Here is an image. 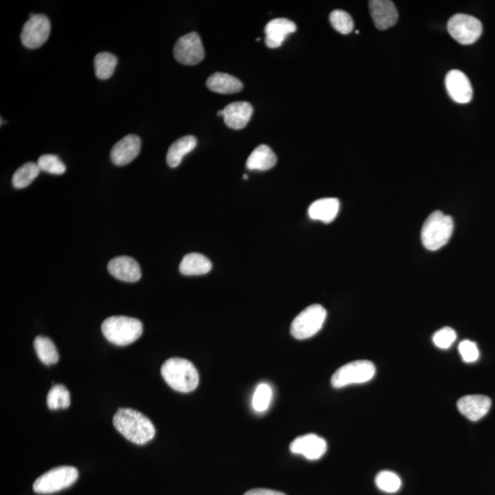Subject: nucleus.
Returning a JSON list of instances; mask_svg holds the SVG:
<instances>
[{
	"label": "nucleus",
	"mask_w": 495,
	"mask_h": 495,
	"mask_svg": "<svg viewBox=\"0 0 495 495\" xmlns=\"http://www.w3.org/2000/svg\"><path fill=\"white\" fill-rule=\"evenodd\" d=\"M223 110H219V111L217 112V116H223Z\"/></svg>",
	"instance_id": "35"
},
{
	"label": "nucleus",
	"mask_w": 495,
	"mask_h": 495,
	"mask_svg": "<svg viewBox=\"0 0 495 495\" xmlns=\"http://www.w3.org/2000/svg\"><path fill=\"white\" fill-rule=\"evenodd\" d=\"M330 21L334 29L342 34L351 33L354 28L352 16L344 11H333L330 15Z\"/></svg>",
	"instance_id": "30"
},
{
	"label": "nucleus",
	"mask_w": 495,
	"mask_h": 495,
	"mask_svg": "<svg viewBox=\"0 0 495 495\" xmlns=\"http://www.w3.org/2000/svg\"><path fill=\"white\" fill-rule=\"evenodd\" d=\"M109 272L115 278L127 283H136L141 277V267L134 259L119 256L112 259L108 266Z\"/></svg>",
	"instance_id": "16"
},
{
	"label": "nucleus",
	"mask_w": 495,
	"mask_h": 495,
	"mask_svg": "<svg viewBox=\"0 0 495 495\" xmlns=\"http://www.w3.org/2000/svg\"><path fill=\"white\" fill-rule=\"evenodd\" d=\"M369 8L377 29H389L395 26L398 21V12L396 5L390 0H371L369 1Z\"/></svg>",
	"instance_id": "14"
},
{
	"label": "nucleus",
	"mask_w": 495,
	"mask_h": 495,
	"mask_svg": "<svg viewBox=\"0 0 495 495\" xmlns=\"http://www.w3.org/2000/svg\"><path fill=\"white\" fill-rule=\"evenodd\" d=\"M445 85L447 93L452 100L459 104H467L472 99V87L471 82L464 72L452 70L446 75Z\"/></svg>",
	"instance_id": "13"
},
{
	"label": "nucleus",
	"mask_w": 495,
	"mask_h": 495,
	"mask_svg": "<svg viewBox=\"0 0 495 495\" xmlns=\"http://www.w3.org/2000/svg\"><path fill=\"white\" fill-rule=\"evenodd\" d=\"M70 393L62 384L50 388L47 395V406L50 410L66 409L70 406Z\"/></svg>",
	"instance_id": "27"
},
{
	"label": "nucleus",
	"mask_w": 495,
	"mask_h": 495,
	"mask_svg": "<svg viewBox=\"0 0 495 495\" xmlns=\"http://www.w3.org/2000/svg\"><path fill=\"white\" fill-rule=\"evenodd\" d=\"M176 61L185 65L200 64L205 58V50L198 33H190L180 38L173 48Z\"/></svg>",
	"instance_id": "10"
},
{
	"label": "nucleus",
	"mask_w": 495,
	"mask_h": 495,
	"mask_svg": "<svg viewBox=\"0 0 495 495\" xmlns=\"http://www.w3.org/2000/svg\"><path fill=\"white\" fill-rule=\"evenodd\" d=\"M77 479L78 471L75 467H58L40 476L33 484V491L40 494L58 493L70 487Z\"/></svg>",
	"instance_id": "6"
},
{
	"label": "nucleus",
	"mask_w": 495,
	"mask_h": 495,
	"mask_svg": "<svg viewBox=\"0 0 495 495\" xmlns=\"http://www.w3.org/2000/svg\"><path fill=\"white\" fill-rule=\"evenodd\" d=\"M212 269V263L206 256L200 254L185 255L180 263V273L184 276H204Z\"/></svg>",
	"instance_id": "21"
},
{
	"label": "nucleus",
	"mask_w": 495,
	"mask_h": 495,
	"mask_svg": "<svg viewBox=\"0 0 495 495\" xmlns=\"http://www.w3.org/2000/svg\"><path fill=\"white\" fill-rule=\"evenodd\" d=\"M450 36L463 45H469L479 40L482 33V24L471 15L456 14L447 22Z\"/></svg>",
	"instance_id": "8"
},
{
	"label": "nucleus",
	"mask_w": 495,
	"mask_h": 495,
	"mask_svg": "<svg viewBox=\"0 0 495 495\" xmlns=\"http://www.w3.org/2000/svg\"><path fill=\"white\" fill-rule=\"evenodd\" d=\"M376 373L374 364L366 359L355 361L343 365L337 369L331 377V386L334 388H342L352 384L367 383L374 377Z\"/></svg>",
	"instance_id": "5"
},
{
	"label": "nucleus",
	"mask_w": 495,
	"mask_h": 495,
	"mask_svg": "<svg viewBox=\"0 0 495 495\" xmlns=\"http://www.w3.org/2000/svg\"><path fill=\"white\" fill-rule=\"evenodd\" d=\"M113 424L123 437L137 445H144L156 436V428L149 418L137 410L121 408L113 418Z\"/></svg>",
	"instance_id": "1"
},
{
	"label": "nucleus",
	"mask_w": 495,
	"mask_h": 495,
	"mask_svg": "<svg viewBox=\"0 0 495 495\" xmlns=\"http://www.w3.org/2000/svg\"><path fill=\"white\" fill-rule=\"evenodd\" d=\"M244 179H248V175H244Z\"/></svg>",
	"instance_id": "36"
},
{
	"label": "nucleus",
	"mask_w": 495,
	"mask_h": 495,
	"mask_svg": "<svg viewBox=\"0 0 495 495\" xmlns=\"http://www.w3.org/2000/svg\"><path fill=\"white\" fill-rule=\"evenodd\" d=\"M244 495H286L278 491L269 490V489H252Z\"/></svg>",
	"instance_id": "34"
},
{
	"label": "nucleus",
	"mask_w": 495,
	"mask_h": 495,
	"mask_svg": "<svg viewBox=\"0 0 495 495\" xmlns=\"http://www.w3.org/2000/svg\"><path fill=\"white\" fill-rule=\"evenodd\" d=\"M161 374L166 384L180 393H190L197 389L200 384L197 368L185 359H167L161 368Z\"/></svg>",
	"instance_id": "2"
},
{
	"label": "nucleus",
	"mask_w": 495,
	"mask_h": 495,
	"mask_svg": "<svg viewBox=\"0 0 495 495\" xmlns=\"http://www.w3.org/2000/svg\"><path fill=\"white\" fill-rule=\"evenodd\" d=\"M101 330L103 335L112 344L127 346L140 339L143 335V326L137 318L119 316L107 318Z\"/></svg>",
	"instance_id": "3"
},
{
	"label": "nucleus",
	"mask_w": 495,
	"mask_h": 495,
	"mask_svg": "<svg viewBox=\"0 0 495 495\" xmlns=\"http://www.w3.org/2000/svg\"><path fill=\"white\" fill-rule=\"evenodd\" d=\"M454 222L452 216L440 210L434 211L424 222L421 230L422 244L428 251H437L449 242Z\"/></svg>",
	"instance_id": "4"
},
{
	"label": "nucleus",
	"mask_w": 495,
	"mask_h": 495,
	"mask_svg": "<svg viewBox=\"0 0 495 495\" xmlns=\"http://www.w3.org/2000/svg\"><path fill=\"white\" fill-rule=\"evenodd\" d=\"M50 22L43 14H34L24 24L21 34V43L26 48L37 49L49 39Z\"/></svg>",
	"instance_id": "9"
},
{
	"label": "nucleus",
	"mask_w": 495,
	"mask_h": 495,
	"mask_svg": "<svg viewBox=\"0 0 495 495\" xmlns=\"http://www.w3.org/2000/svg\"><path fill=\"white\" fill-rule=\"evenodd\" d=\"M459 352L463 361L466 364H472L479 359L480 352H479L478 347L476 343L471 340H463L459 343Z\"/></svg>",
	"instance_id": "33"
},
{
	"label": "nucleus",
	"mask_w": 495,
	"mask_h": 495,
	"mask_svg": "<svg viewBox=\"0 0 495 495\" xmlns=\"http://www.w3.org/2000/svg\"><path fill=\"white\" fill-rule=\"evenodd\" d=\"M339 210V201L337 198H322L313 202L308 208L310 219L329 224L336 219Z\"/></svg>",
	"instance_id": "19"
},
{
	"label": "nucleus",
	"mask_w": 495,
	"mask_h": 495,
	"mask_svg": "<svg viewBox=\"0 0 495 495\" xmlns=\"http://www.w3.org/2000/svg\"><path fill=\"white\" fill-rule=\"evenodd\" d=\"M456 339V331L452 329V327H445L434 334L433 342L437 348L447 349L452 346Z\"/></svg>",
	"instance_id": "32"
},
{
	"label": "nucleus",
	"mask_w": 495,
	"mask_h": 495,
	"mask_svg": "<svg viewBox=\"0 0 495 495\" xmlns=\"http://www.w3.org/2000/svg\"><path fill=\"white\" fill-rule=\"evenodd\" d=\"M272 397L273 391L270 386L267 384H259L252 397V408L259 413L266 411L269 408Z\"/></svg>",
	"instance_id": "29"
},
{
	"label": "nucleus",
	"mask_w": 495,
	"mask_h": 495,
	"mask_svg": "<svg viewBox=\"0 0 495 495\" xmlns=\"http://www.w3.org/2000/svg\"><path fill=\"white\" fill-rule=\"evenodd\" d=\"M141 149V138L137 135H127L113 146L110 151V158L116 165H127L137 158Z\"/></svg>",
	"instance_id": "12"
},
{
	"label": "nucleus",
	"mask_w": 495,
	"mask_h": 495,
	"mask_svg": "<svg viewBox=\"0 0 495 495\" xmlns=\"http://www.w3.org/2000/svg\"><path fill=\"white\" fill-rule=\"evenodd\" d=\"M38 166L40 171L50 173V175H64L66 171V166L60 160L58 156L53 154H44L38 160Z\"/></svg>",
	"instance_id": "31"
},
{
	"label": "nucleus",
	"mask_w": 495,
	"mask_h": 495,
	"mask_svg": "<svg viewBox=\"0 0 495 495\" xmlns=\"http://www.w3.org/2000/svg\"><path fill=\"white\" fill-rule=\"evenodd\" d=\"M277 163V157L273 150L267 145L261 144L252 151L246 163L249 170L268 171L273 168Z\"/></svg>",
	"instance_id": "22"
},
{
	"label": "nucleus",
	"mask_w": 495,
	"mask_h": 495,
	"mask_svg": "<svg viewBox=\"0 0 495 495\" xmlns=\"http://www.w3.org/2000/svg\"><path fill=\"white\" fill-rule=\"evenodd\" d=\"M197 138L192 135L180 138L179 140L175 141L167 153L166 162L168 165L172 168H175L180 165L183 158L187 154L190 153L197 147Z\"/></svg>",
	"instance_id": "23"
},
{
	"label": "nucleus",
	"mask_w": 495,
	"mask_h": 495,
	"mask_svg": "<svg viewBox=\"0 0 495 495\" xmlns=\"http://www.w3.org/2000/svg\"><path fill=\"white\" fill-rule=\"evenodd\" d=\"M327 311L321 305H311L298 315L291 325L292 336L296 339H307L322 329Z\"/></svg>",
	"instance_id": "7"
},
{
	"label": "nucleus",
	"mask_w": 495,
	"mask_h": 495,
	"mask_svg": "<svg viewBox=\"0 0 495 495\" xmlns=\"http://www.w3.org/2000/svg\"><path fill=\"white\" fill-rule=\"evenodd\" d=\"M491 406V399L482 395L465 396L457 403V408L460 414L472 422L479 421L484 418L490 411Z\"/></svg>",
	"instance_id": "15"
},
{
	"label": "nucleus",
	"mask_w": 495,
	"mask_h": 495,
	"mask_svg": "<svg viewBox=\"0 0 495 495\" xmlns=\"http://www.w3.org/2000/svg\"><path fill=\"white\" fill-rule=\"evenodd\" d=\"M327 450L326 440L315 434L296 437L290 445V450L293 453L304 456L310 460L320 459L327 452Z\"/></svg>",
	"instance_id": "11"
},
{
	"label": "nucleus",
	"mask_w": 495,
	"mask_h": 495,
	"mask_svg": "<svg viewBox=\"0 0 495 495\" xmlns=\"http://www.w3.org/2000/svg\"><path fill=\"white\" fill-rule=\"evenodd\" d=\"M40 172V169L37 163H25L14 173L13 178H12V185L17 189L29 187L34 179L39 175Z\"/></svg>",
	"instance_id": "26"
},
{
	"label": "nucleus",
	"mask_w": 495,
	"mask_h": 495,
	"mask_svg": "<svg viewBox=\"0 0 495 495\" xmlns=\"http://www.w3.org/2000/svg\"><path fill=\"white\" fill-rule=\"evenodd\" d=\"M118 64V58L108 52L97 53L94 58V65L97 77L100 80H109L114 74Z\"/></svg>",
	"instance_id": "25"
},
{
	"label": "nucleus",
	"mask_w": 495,
	"mask_h": 495,
	"mask_svg": "<svg viewBox=\"0 0 495 495\" xmlns=\"http://www.w3.org/2000/svg\"><path fill=\"white\" fill-rule=\"evenodd\" d=\"M223 119L226 125L233 129H241L248 125L254 114V108L250 103L234 102L229 104L223 109Z\"/></svg>",
	"instance_id": "18"
},
{
	"label": "nucleus",
	"mask_w": 495,
	"mask_h": 495,
	"mask_svg": "<svg viewBox=\"0 0 495 495\" xmlns=\"http://www.w3.org/2000/svg\"><path fill=\"white\" fill-rule=\"evenodd\" d=\"M34 349H36L38 357L43 364L53 365L58 364L59 354L55 344L49 337L38 336L34 340Z\"/></svg>",
	"instance_id": "24"
},
{
	"label": "nucleus",
	"mask_w": 495,
	"mask_h": 495,
	"mask_svg": "<svg viewBox=\"0 0 495 495\" xmlns=\"http://www.w3.org/2000/svg\"><path fill=\"white\" fill-rule=\"evenodd\" d=\"M298 29L295 22L288 18H279L271 21L266 27V43L269 48H278L289 34Z\"/></svg>",
	"instance_id": "17"
},
{
	"label": "nucleus",
	"mask_w": 495,
	"mask_h": 495,
	"mask_svg": "<svg viewBox=\"0 0 495 495\" xmlns=\"http://www.w3.org/2000/svg\"><path fill=\"white\" fill-rule=\"evenodd\" d=\"M208 89L219 94H235L241 92L244 85L241 82L225 72H216L208 77L207 81Z\"/></svg>",
	"instance_id": "20"
},
{
	"label": "nucleus",
	"mask_w": 495,
	"mask_h": 495,
	"mask_svg": "<svg viewBox=\"0 0 495 495\" xmlns=\"http://www.w3.org/2000/svg\"><path fill=\"white\" fill-rule=\"evenodd\" d=\"M375 484L379 490L387 494H395L402 486V481L395 472L383 471L375 477Z\"/></svg>",
	"instance_id": "28"
}]
</instances>
